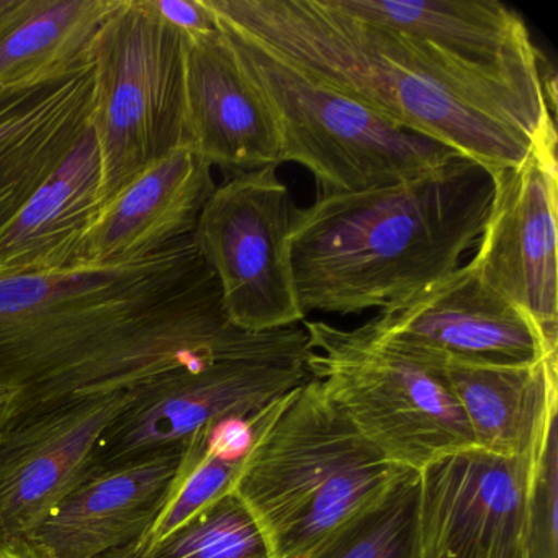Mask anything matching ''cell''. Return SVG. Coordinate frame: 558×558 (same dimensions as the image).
<instances>
[{
    "label": "cell",
    "instance_id": "cell-1",
    "mask_svg": "<svg viewBox=\"0 0 558 558\" xmlns=\"http://www.w3.org/2000/svg\"><path fill=\"white\" fill-rule=\"evenodd\" d=\"M287 349L283 331L231 323L194 236L125 263L5 277L0 384L19 391L0 429L184 372L279 361Z\"/></svg>",
    "mask_w": 558,
    "mask_h": 558
},
{
    "label": "cell",
    "instance_id": "cell-2",
    "mask_svg": "<svg viewBox=\"0 0 558 558\" xmlns=\"http://www.w3.org/2000/svg\"><path fill=\"white\" fill-rule=\"evenodd\" d=\"M485 166L456 156L426 174L295 211L292 266L303 313L385 310L459 269L492 204Z\"/></svg>",
    "mask_w": 558,
    "mask_h": 558
},
{
    "label": "cell",
    "instance_id": "cell-3",
    "mask_svg": "<svg viewBox=\"0 0 558 558\" xmlns=\"http://www.w3.org/2000/svg\"><path fill=\"white\" fill-rule=\"evenodd\" d=\"M204 2L217 24L488 171L521 165L532 149L531 140L436 83L395 32L351 14L339 0Z\"/></svg>",
    "mask_w": 558,
    "mask_h": 558
},
{
    "label": "cell",
    "instance_id": "cell-4",
    "mask_svg": "<svg viewBox=\"0 0 558 558\" xmlns=\"http://www.w3.org/2000/svg\"><path fill=\"white\" fill-rule=\"evenodd\" d=\"M408 472L362 437L308 378L263 414L231 492L259 525L270 558H300L380 501Z\"/></svg>",
    "mask_w": 558,
    "mask_h": 558
},
{
    "label": "cell",
    "instance_id": "cell-5",
    "mask_svg": "<svg viewBox=\"0 0 558 558\" xmlns=\"http://www.w3.org/2000/svg\"><path fill=\"white\" fill-rule=\"evenodd\" d=\"M306 371L372 446L420 472L440 456L475 446L444 364L391 341L371 323L341 329L305 322Z\"/></svg>",
    "mask_w": 558,
    "mask_h": 558
},
{
    "label": "cell",
    "instance_id": "cell-6",
    "mask_svg": "<svg viewBox=\"0 0 558 558\" xmlns=\"http://www.w3.org/2000/svg\"><path fill=\"white\" fill-rule=\"evenodd\" d=\"M398 35L460 102L534 145L555 133L538 51L518 12L498 0H339Z\"/></svg>",
    "mask_w": 558,
    "mask_h": 558
},
{
    "label": "cell",
    "instance_id": "cell-7",
    "mask_svg": "<svg viewBox=\"0 0 558 558\" xmlns=\"http://www.w3.org/2000/svg\"><path fill=\"white\" fill-rule=\"evenodd\" d=\"M217 27L276 122L280 165L295 162L308 169L319 195L387 187L462 156L436 140L395 125L243 35L220 24Z\"/></svg>",
    "mask_w": 558,
    "mask_h": 558
},
{
    "label": "cell",
    "instance_id": "cell-8",
    "mask_svg": "<svg viewBox=\"0 0 558 558\" xmlns=\"http://www.w3.org/2000/svg\"><path fill=\"white\" fill-rule=\"evenodd\" d=\"M89 123L99 146L100 205L185 146V37L145 0H117L90 48Z\"/></svg>",
    "mask_w": 558,
    "mask_h": 558
},
{
    "label": "cell",
    "instance_id": "cell-9",
    "mask_svg": "<svg viewBox=\"0 0 558 558\" xmlns=\"http://www.w3.org/2000/svg\"><path fill=\"white\" fill-rule=\"evenodd\" d=\"M295 211L277 166H266L233 174L198 217L195 246L220 286L228 318L244 331H277L305 319L292 266Z\"/></svg>",
    "mask_w": 558,
    "mask_h": 558
},
{
    "label": "cell",
    "instance_id": "cell-10",
    "mask_svg": "<svg viewBox=\"0 0 558 558\" xmlns=\"http://www.w3.org/2000/svg\"><path fill=\"white\" fill-rule=\"evenodd\" d=\"M305 362L236 361L171 375L135 391L100 437L94 472L182 449L202 430L266 413L308 380Z\"/></svg>",
    "mask_w": 558,
    "mask_h": 558
},
{
    "label": "cell",
    "instance_id": "cell-11",
    "mask_svg": "<svg viewBox=\"0 0 558 558\" xmlns=\"http://www.w3.org/2000/svg\"><path fill=\"white\" fill-rule=\"evenodd\" d=\"M538 459L472 446L417 472L416 558H527Z\"/></svg>",
    "mask_w": 558,
    "mask_h": 558
},
{
    "label": "cell",
    "instance_id": "cell-12",
    "mask_svg": "<svg viewBox=\"0 0 558 558\" xmlns=\"http://www.w3.org/2000/svg\"><path fill=\"white\" fill-rule=\"evenodd\" d=\"M492 204L470 266L558 349L557 132L521 165L489 171Z\"/></svg>",
    "mask_w": 558,
    "mask_h": 558
},
{
    "label": "cell",
    "instance_id": "cell-13",
    "mask_svg": "<svg viewBox=\"0 0 558 558\" xmlns=\"http://www.w3.org/2000/svg\"><path fill=\"white\" fill-rule=\"evenodd\" d=\"M368 323L385 338L442 364L524 365L558 355L534 319L470 264Z\"/></svg>",
    "mask_w": 558,
    "mask_h": 558
},
{
    "label": "cell",
    "instance_id": "cell-14",
    "mask_svg": "<svg viewBox=\"0 0 558 558\" xmlns=\"http://www.w3.org/2000/svg\"><path fill=\"white\" fill-rule=\"evenodd\" d=\"M132 393L81 401L0 429V538L28 544L94 472L100 437Z\"/></svg>",
    "mask_w": 558,
    "mask_h": 558
},
{
    "label": "cell",
    "instance_id": "cell-15",
    "mask_svg": "<svg viewBox=\"0 0 558 558\" xmlns=\"http://www.w3.org/2000/svg\"><path fill=\"white\" fill-rule=\"evenodd\" d=\"M185 146L214 168L280 166L276 122L220 28L185 38Z\"/></svg>",
    "mask_w": 558,
    "mask_h": 558
},
{
    "label": "cell",
    "instance_id": "cell-16",
    "mask_svg": "<svg viewBox=\"0 0 558 558\" xmlns=\"http://www.w3.org/2000/svg\"><path fill=\"white\" fill-rule=\"evenodd\" d=\"M185 449L90 473L37 529L41 558H99L140 541L158 518Z\"/></svg>",
    "mask_w": 558,
    "mask_h": 558
},
{
    "label": "cell",
    "instance_id": "cell-17",
    "mask_svg": "<svg viewBox=\"0 0 558 558\" xmlns=\"http://www.w3.org/2000/svg\"><path fill=\"white\" fill-rule=\"evenodd\" d=\"M217 184L211 166L189 146L149 166L100 208L80 264L125 263L192 236Z\"/></svg>",
    "mask_w": 558,
    "mask_h": 558
},
{
    "label": "cell",
    "instance_id": "cell-18",
    "mask_svg": "<svg viewBox=\"0 0 558 558\" xmlns=\"http://www.w3.org/2000/svg\"><path fill=\"white\" fill-rule=\"evenodd\" d=\"M99 146L86 130L63 165L0 233V279L70 269L100 208Z\"/></svg>",
    "mask_w": 558,
    "mask_h": 558
},
{
    "label": "cell",
    "instance_id": "cell-19",
    "mask_svg": "<svg viewBox=\"0 0 558 558\" xmlns=\"http://www.w3.org/2000/svg\"><path fill=\"white\" fill-rule=\"evenodd\" d=\"M558 355L524 365L444 364L475 446L538 459L558 417Z\"/></svg>",
    "mask_w": 558,
    "mask_h": 558
},
{
    "label": "cell",
    "instance_id": "cell-20",
    "mask_svg": "<svg viewBox=\"0 0 558 558\" xmlns=\"http://www.w3.org/2000/svg\"><path fill=\"white\" fill-rule=\"evenodd\" d=\"M117 0H12L0 14V89L37 86L90 63Z\"/></svg>",
    "mask_w": 558,
    "mask_h": 558
},
{
    "label": "cell",
    "instance_id": "cell-21",
    "mask_svg": "<svg viewBox=\"0 0 558 558\" xmlns=\"http://www.w3.org/2000/svg\"><path fill=\"white\" fill-rule=\"evenodd\" d=\"M93 86L0 143V233L22 214L89 129Z\"/></svg>",
    "mask_w": 558,
    "mask_h": 558
},
{
    "label": "cell",
    "instance_id": "cell-22",
    "mask_svg": "<svg viewBox=\"0 0 558 558\" xmlns=\"http://www.w3.org/2000/svg\"><path fill=\"white\" fill-rule=\"evenodd\" d=\"M417 472L300 558H416Z\"/></svg>",
    "mask_w": 558,
    "mask_h": 558
},
{
    "label": "cell",
    "instance_id": "cell-23",
    "mask_svg": "<svg viewBox=\"0 0 558 558\" xmlns=\"http://www.w3.org/2000/svg\"><path fill=\"white\" fill-rule=\"evenodd\" d=\"M120 550L125 558H270L259 525L231 489L151 548L132 542Z\"/></svg>",
    "mask_w": 558,
    "mask_h": 558
},
{
    "label": "cell",
    "instance_id": "cell-24",
    "mask_svg": "<svg viewBox=\"0 0 558 558\" xmlns=\"http://www.w3.org/2000/svg\"><path fill=\"white\" fill-rule=\"evenodd\" d=\"M93 86L90 63L37 86L0 89V143L31 129Z\"/></svg>",
    "mask_w": 558,
    "mask_h": 558
},
{
    "label": "cell",
    "instance_id": "cell-25",
    "mask_svg": "<svg viewBox=\"0 0 558 558\" xmlns=\"http://www.w3.org/2000/svg\"><path fill=\"white\" fill-rule=\"evenodd\" d=\"M558 423L535 463L529 499L527 558H558Z\"/></svg>",
    "mask_w": 558,
    "mask_h": 558
},
{
    "label": "cell",
    "instance_id": "cell-26",
    "mask_svg": "<svg viewBox=\"0 0 558 558\" xmlns=\"http://www.w3.org/2000/svg\"><path fill=\"white\" fill-rule=\"evenodd\" d=\"M145 4L185 38L205 37L218 31L204 0H145Z\"/></svg>",
    "mask_w": 558,
    "mask_h": 558
},
{
    "label": "cell",
    "instance_id": "cell-27",
    "mask_svg": "<svg viewBox=\"0 0 558 558\" xmlns=\"http://www.w3.org/2000/svg\"><path fill=\"white\" fill-rule=\"evenodd\" d=\"M2 558H41L28 544H4Z\"/></svg>",
    "mask_w": 558,
    "mask_h": 558
},
{
    "label": "cell",
    "instance_id": "cell-28",
    "mask_svg": "<svg viewBox=\"0 0 558 558\" xmlns=\"http://www.w3.org/2000/svg\"><path fill=\"white\" fill-rule=\"evenodd\" d=\"M17 391L19 388L11 387V385L0 384V421L4 417L5 411H8L9 404L12 403Z\"/></svg>",
    "mask_w": 558,
    "mask_h": 558
},
{
    "label": "cell",
    "instance_id": "cell-29",
    "mask_svg": "<svg viewBox=\"0 0 558 558\" xmlns=\"http://www.w3.org/2000/svg\"><path fill=\"white\" fill-rule=\"evenodd\" d=\"M99 558H125L123 557L122 550L120 548H117V550L109 551V554L102 555V557Z\"/></svg>",
    "mask_w": 558,
    "mask_h": 558
},
{
    "label": "cell",
    "instance_id": "cell-30",
    "mask_svg": "<svg viewBox=\"0 0 558 558\" xmlns=\"http://www.w3.org/2000/svg\"><path fill=\"white\" fill-rule=\"evenodd\" d=\"M12 0H0V14L11 8Z\"/></svg>",
    "mask_w": 558,
    "mask_h": 558
},
{
    "label": "cell",
    "instance_id": "cell-31",
    "mask_svg": "<svg viewBox=\"0 0 558 558\" xmlns=\"http://www.w3.org/2000/svg\"><path fill=\"white\" fill-rule=\"evenodd\" d=\"M2 547H4V545H0V558H2Z\"/></svg>",
    "mask_w": 558,
    "mask_h": 558
},
{
    "label": "cell",
    "instance_id": "cell-32",
    "mask_svg": "<svg viewBox=\"0 0 558 558\" xmlns=\"http://www.w3.org/2000/svg\"><path fill=\"white\" fill-rule=\"evenodd\" d=\"M0 545H4V544H2V538H0Z\"/></svg>",
    "mask_w": 558,
    "mask_h": 558
}]
</instances>
